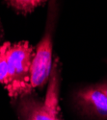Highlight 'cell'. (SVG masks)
<instances>
[{"label": "cell", "mask_w": 107, "mask_h": 120, "mask_svg": "<svg viewBox=\"0 0 107 120\" xmlns=\"http://www.w3.org/2000/svg\"><path fill=\"white\" fill-rule=\"evenodd\" d=\"M60 72L58 62L52 66L47 82V91L44 100H39L31 93L16 100V112L20 120H61L59 116Z\"/></svg>", "instance_id": "cell-1"}, {"label": "cell", "mask_w": 107, "mask_h": 120, "mask_svg": "<svg viewBox=\"0 0 107 120\" xmlns=\"http://www.w3.org/2000/svg\"><path fill=\"white\" fill-rule=\"evenodd\" d=\"M35 50L28 41L11 43L8 50L9 82L5 86L9 96L17 99L31 93V67Z\"/></svg>", "instance_id": "cell-2"}, {"label": "cell", "mask_w": 107, "mask_h": 120, "mask_svg": "<svg viewBox=\"0 0 107 120\" xmlns=\"http://www.w3.org/2000/svg\"><path fill=\"white\" fill-rule=\"evenodd\" d=\"M52 27L50 23L46 26L44 37L38 43L34 52L31 67V87L32 89L42 87L48 82L52 70Z\"/></svg>", "instance_id": "cell-3"}, {"label": "cell", "mask_w": 107, "mask_h": 120, "mask_svg": "<svg viewBox=\"0 0 107 120\" xmlns=\"http://www.w3.org/2000/svg\"><path fill=\"white\" fill-rule=\"evenodd\" d=\"M75 99L86 113L107 119V97L98 86L81 89L76 93Z\"/></svg>", "instance_id": "cell-4"}, {"label": "cell", "mask_w": 107, "mask_h": 120, "mask_svg": "<svg viewBox=\"0 0 107 120\" xmlns=\"http://www.w3.org/2000/svg\"><path fill=\"white\" fill-rule=\"evenodd\" d=\"M11 42H4L0 44V85L5 86L9 82V70H8V50Z\"/></svg>", "instance_id": "cell-5"}, {"label": "cell", "mask_w": 107, "mask_h": 120, "mask_svg": "<svg viewBox=\"0 0 107 120\" xmlns=\"http://www.w3.org/2000/svg\"><path fill=\"white\" fill-rule=\"evenodd\" d=\"M6 1L16 11L28 14L34 11L37 7L41 6L45 0H6Z\"/></svg>", "instance_id": "cell-6"}, {"label": "cell", "mask_w": 107, "mask_h": 120, "mask_svg": "<svg viewBox=\"0 0 107 120\" xmlns=\"http://www.w3.org/2000/svg\"><path fill=\"white\" fill-rule=\"evenodd\" d=\"M98 86L101 90L103 91V93L106 95V97H107V81L106 82H104V83H102V84H99V85H96Z\"/></svg>", "instance_id": "cell-7"}, {"label": "cell", "mask_w": 107, "mask_h": 120, "mask_svg": "<svg viewBox=\"0 0 107 120\" xmlns=\"http://www.w3.org/2000/svg\"><path fill=\"white\" fill-rule=\"evenodd\" d=\"M3 38H4V30H3V26H2L1 20H0V43L2 42Z\"/></svg>", "instance_id": "cell-8"}]
</instances>
